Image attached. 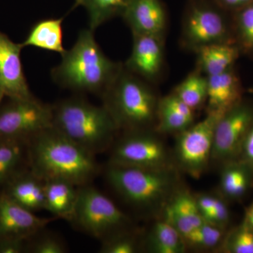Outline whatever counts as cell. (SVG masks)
I'll return each instance as SVG.
<instances>
[{
    "instance_id": "38",
    "label": "cell",
    "mask_w": 253,
    "mask_h": 253,
    "mask_svg": "<svg viewBox=\"0 0 253 253\" xmlns=\"http://www.w3.org/2000/svg\"><path fill=\"white\" fill-rule=\"evenodd\" d=\"M4 94H3L2 91L0 90V105H1V103H2L3 100H4Z\"/></svg>"
},
{
    "instance_id": "4",
    "label": "cell",
    "mask_w": 253,
    "mask_h": 253,
    "mask_svg": "<svg viewBox=\"0 0 253 253\" xmlns=\"http://www.w3.org/2000/svg\"><path fill=\"white\" fill-rule=\"evenodd\" d=\"M108 182L128 204L141 211H163L179 189L175 168L144 169L109 163Z\"/></svg>"
},
{
    "instance_id": "21",
    "label": "cell",
    "mask_w": 253,
    "mask_h": 253,
    "mask_svg": "<svg viewBox=\"0 0 253 253\" xmlns=\"http://www.w3.org/2000/svg\"><path fill=\"white\" fill-rule=\"evenodd\" d=\"M63 18H44L34 23L30 29L22 45L52 51L62 55L63 46Z\"/></svg>"
},
{
    "instance_id": "15",
    "label": "cell",
    "mask_w": 253,
    "mask_h": 253,
    "mask_svg": "<svg viewBox=\"0 0 253 253\" xmlns=\"http://www.w3.org/2000/svg\"><path fill=\"white\" fill-rule=\"evenodd\" d=\"M132 50L126 63V69L139 78L152 79L163 65L161 38L148 35H133Z\"/></svg>"
},
{
    "instance_id": "37",
    "label": "cell",
    "mask_w": 253,
    "mask_h": 253,
    "mask_svg": "<svg viewBox=\"0 0 253 253\" xmlns=\"http://www.w3.org/2000/svg\"><path fill=\"white\" fill-rule=\"evenodd\" d=\"M244 219L253 229V202L246 211Z\"/></svg>"
},
{
    "instance_id": "32",
    "label": "cell",
    "mask_w": 253,
    "mask_h": 253,
    "mask_svg": "<svg viewBox=\"0 0 253 253\" xmlns=\"http://www.w3.org/2000/svg\"><path fill=\"white\" fill-rule=\"evenodd\" d=\"M26 244V252L32 253H65L67 252L66 245L56 234L42 229L29 239Z\"/></svg>"
},
{
    "instance_id": "34",
    "label": "cell",
    "mask_w": 253,
    "mask_h": 253,
    "mask_svg": "<svg viewBox=\"0 0 253 253\" xmlns=\"http://www.w3.org/2000/svg\"><path fill=\"white\" fill-rule=\"evenodd\" d=\"M238 160L245 163L253 173V123L245 137Z\"/></svg>"
},
{
    "instance_id": "2",
    "label": "cell",
    "mask_w": 253,
    "mask_h": 253,
    "mask_svg": "<svg viewBox=\"0 0 253 253\" xmlns=\"http://www.w3.org/2000/svg\"><path fill=\"white\" fill-rule=\"evenodd\" d=\"M94 33L89 28L80 32L74 45L51 70V79L60 87L102 96L117 77L122 67L106 56Z\"/></svg>"
},
{
    "instance_id": "28",
    "label": "cell",
    "mask_w": 253,
    "mask_h": 253,
    "mask_svg": "<svg viewBox=\"0 0 253 253\" xmlns=\"http://www.w3.org/2000/svg\"><path fill=\"white\" fill-rule=\"evenodd\" d=\"M225 234V229L204 222L184 237V241L187 249L211 251L219 249Z\"/></svg>"
},
{
    "instance_id": "18",
    "label": "cell",
    "mask_w": 253,
    "mask_h": 253,
    "mask_svg": "<svg viewBox=\"0 0 253 253\" xmlns=\"http://www.w3.org/2000/svg\"><path fill=\"white\" fill-rule=\"evenodd\" d=\"M6 186L4 194L16 204L33 212L45 210L44 181L31 170L19 173Z\"/></svg>"
},
{
    "instance_id": "24",
    "label": "cell",
    "mask_w": 253,
    "mask_h": 253,
    "mask_svg": "<svg viewBox=\"0 0 253 253\" xmlns=\"http://www.w3.org/2000/svg\"><path fill=\"white\" fill-rule=\"evenodd\" d=\"M26 157H28V141L0 139V185H6L23 172Z\"/></svg>"
},
{
    "instance_id": "9",
    "label": "cell",
    "mask_w": 253,
    "mask_h": 253,
    "mask_svg": "<svg viewBox=\"0 0 253 253\" xmlns=\"http://www.w3.org/2000/svg\"><path fill=\"white\" fill-rule=\"evenodd\" d=\"M8 99L0 105V139L28 141L52 126V105L36 97Z\"/></svg>"
},
{
    "instance_id": "23",
    "label": "cell",
    "mask_w": 253,
    "mask_h": 253,
    "mask_svg": "<svg viewBox=\"0 0 253 253\" xmlns=\"http://www.w3.org/2000/svg\"><path fill=\"white\" fill-rule=\"evenodd\" d=\"M219 189L226 199H241L249 191L253 179V173L239 160L223 165Z\"/></svg>"
},
{
    "instance_id": "1",
    "label": "cell",
    "mask_w": 253,
    "mask_h": 253,
    "mask_svg": "<svg viewBox=\"0 0 253 253\" xmlns=\"http://www.w3.org/2000/svg\"><path fill=\"white\" fill-rule=\"evenodd\" d=\"M28 162L43 181L64 179L77 186L89 184L99 172L95 155L53 126L28 141Z\"/></svg>"
},
{
    "instance_id": "8",
    "label": "cell",
    "mask_w": 253,
    "mask_h": 253,
    "mask_svg": "<svg viewBox=\"0 0 253 253\" xmlns=\"http://www.w3.org/2000/svg\"><path fill=\"white\" fill-rule=\"evenodd\" d=\"M223 115L208 112L202 121L176 134L172 156L174 164L191 177L199 179L211 162L214 129Z\"/></svg>"
},
{
    "instance_id": "30",
    "label": "cell",
    "mask_w": 253,
    "mask_h": 253,
    "mask_svg": "<svg viewBox=\"0 0 253 253\" xmlns=\"http://www.w3.org/2000/svg\"><path fill=\"white\" fill-rule=\"evenodd\" d=\"M226 253H253V229L244 219L241 224L226 233L219 249Z\"/></svg>"
},
{
    "instance_id": "22",
    "label": "cell",
    "mask_w": 253,
    "mask_h": 253,
    "mask_svg": "<svg viewBox=\"0 0 253 253\" xmlns=\"http://www.w3.org/2000/svg\"><path fill=\"white\" fill-rule=\"evenodd\" d=\"M144 246L148 252L152 253H183L187 250L183 236L163 219L151 226Z\"/></svg>"
},
{
    "instance_id": "29",
    "label": "cell",
    "mask_w": 253,
    "mask_h": 253,
    "mask_svg": "<svg viewBox=\"0 0 253 253\" xmlns=\"http://www.w3.org/2000/svg\"><path fill=\"white\" fill-rule=\"evenodd\" d=\"M156 123L158 132L178 134L192 126L194 119L181 114L161 99L158 101Z\"/></svg>"
},
{
    "instance_id": "31",
    "label": "cell",
    "mask_w": 253,
    "mask_h": 253,
    "mask_svg": "<svg viewBox=\"0 0 253 253\" xmlns=\"http://www.w3.org/2000/svg\"><path fill=\"white\" fill-rule=\"evenodd\" d=\"M139 240L131 231L126 229L116 233L101 241V253H135L139 251Z\"/></svg>"
},
{
    "instance_id": "17",
    "label": "cell",
    "mask_w": 253,
    "mask_h": 253,
    "mask_svg": "<svg viewBox=\"0 0 253 253\" xmlns=\"http://www.w3.org/2000/svg\"><path fill=\"white\" fill-rule=\"evenodd\" d=\"M163 219L186 237L206 221L201 215L195 196L186 189L176 190L163 210Z\"/></svg>"
},
{
    "instance_id": "3",
    "label": "cell",
    "mask_w": 253,
    "mask_h": 253,
    "mask_svg": "<svg viewBox=\"0 0 253 253\" xmlns=\"http://www.w3.org/2000/svg\"><path fill=\"white\" fill-rule=\"evenodd\" d=\"M52 126L95 155L112 146L119 130L104 106L79 97L68 98L52 105Z\"/></svg>"
},
{
    "instance_id": "7",
    "label": "cell",
    "mask_w": 253,
    "mask_h": 253,
    "mask_svg": "<svg viewBox=\"0 0 253 253\" xmlns=\"http://www.w3.org/2000/svg\"><path fill=\"white\" fill-rule=\"evenodd\" d=\"M125 132L111 146L109 163L144 169L176 168L166 144L149 129Z\"/></svg>"
},
{
    "instance_id": "36",
    "label": "cell",
    "mask_w": 253,
    "mask_h": 253,
    "mask_svg": "<svg viewBox=\"0 0 253 253\" xmlns=\"http://www.w3.org/2000/svg\"><path fill=\"white\" fill-rule=\"evenodd\" d=\"M253 1V0H216L219 6L234 11L241 9Z\"/></svg>"
},
{
    "instance_id": "11",
    "label": "cell",
    "mask_w": 253,
    "mask_h": 253,
    "mask_svg": "<svg viewBox=\"0 0 253 253\" xmlns=\"http://www.w3.org/2000/svg\"><path fill=\"white\" fill-rule=\"evenodd\" d=\"M184 36L186 43L195 50L215 43L235 44L234 31L224 16L207 5L196 4L190 9L184 23Z\"/></svg>"
},
{
    "instance_id": "26",
    "label": "cell",
    "mask_w": 253,
    "mask_h": 253,
    "mask_svg": "<svg viewBox=\"0 0 253 253\" xmlns=\"http://www.w3.org/2000/svg\"><path fill=\"white\" fill-rule=\"evenodd\" d=\"M173 94L194 111L199 109L207 101V77L192 73L176 86Z\"/></svg>"
},
{
    "instance_id": "12",
    "label": "cell",
    "mask_w": 253,
    "mask_h": 253,
    "mask_svg": "<svg viewBox=\"0 0 253 253\" xmlns=\"http://www.w3.org/2000/svg\"><path fill=\"white\" fill-rule=\"evenodd\" d=\"M23 46L0 31V90L5 97L28 99L32 94L23 71L21 53Z\"/></svg>"
},
{
    "instance_id": "25",
    "label": "cell",
    "mask_w": 253,
    "mask_h": 253,
    "mask_svg": "<svg viewBox=\"0 0 253 253\" xmlns=\"http://www.w3.org/2000/svg\"><path fill=\"white\" fill-rule=\"evenodd\" d=\"M74 7L85 9L89 20V28L96 31L106 21L122 15L128 0H74Z\"/></svg>"
},
{
    "instance_id": "27",
    "label": "cell",
    "mask_w": 253,
    "mask_h": 253,
    "mask_svg": "<svg viewBox=\"0 0 253 253\" xmlns=\"http://www.w3.org/2000/svg\"><path fill=\"white\" fill-rule=\"evenodd\" d=\"M233 31L240 52L253 58V1L235 11Z\"/></svg>"
},
{
    "instance_id": "39",
    "label": "cell",
    "mask_w": 253,
    "mask_h": 253,
    "mask_svg": "<svg viewBox=\"0 0 253 253\" xmlns=\"http://www.w3.org/2000/svg\"><path fill=\"white\" fill-rule=\"evenodd\" d=\"M250 92L251 93H253V86H252V87L251 88V89H250Z\"/></svg>"
},
{
    "instance_id": "33",
    "label": "cell",
    "mask_w": 253,
    "mask_h": 253,
    "mask_svg": "<svg viewBox=\"0 0 253 253\" xmlns=\"http://www.w3.org/2000/svg\"><path fill=\"white\" fill-rule=\"evenodd\" d=\"M203 217L206 222L225 229L229 224L230 214L224 200L217 197L212 211L205 214Z\"/></svg>"
},
{
    "instance_id": "5",
    "label": "cell",
    "mask_w": 253,
    "mask_h": 253,
    "mask_svg": "<svg viewBox=\"0 0 253 253\" xmlns=\"http://www.w3.org/2000/svg\"><path fill=\"white\" fill-rule=\"evenodd\" d=\"M101 97L118 129L146 130L156 122V96L140 78L126 69L121 68Z\"/></svg>"
},
{
    "instance_id": "6",
    "label": "cell",
    "mask_w": 253,
    "mask_h": 253,
    "mask_svg": "<svg viewBox=\"0 0 253 253\" xmlns=\"http://www.w3.org/2000/svg\"><path fill=\"white\" fill-rule=\"evenodd\" d=\"M70 221L101 241L130 229L131 224L128 216L109 198L89 184L78 186L77 202Z\"/></svg>"
},
{
    "instance_id": "19",
    "label": "cell",
    "mask_w": 253,
    "mask_h": 253,
    "mask_svg": "<svg viewBox=\"0 0 253 253\" xmlns=\"http://www.w3.org/2000/svg\"><path fill=\"white\" fill-rule=\"evenodd\" d=\"M45 211L56 218L71 221L78 195V186L64 179L44 181Z\"/></svg>"
},
{
    "instance_id": "20",
    "label": "cell",
    "mask_w": 253,
    "mask_h": 253,
    "mask_svg": "<svg viewBox=\"0 0 253 253\" xmlns=\"http://www.w3.org/2000/svg\"><path fill=\"white\" fill-rule=\"evenodd\" d=\"M201 71L209 76H216L234 67L240 51L232 43H215L196 49Z\"/></svg>"
},
{
    "instance_id": "10",
    "label": "cell",
    "mask_w": 253,
    "mask_h": 253,
    "mask_svg": "<svg viewBox=\"0 0 253 253\" xmlns=\"http://www.w3.org/2000/svg\"><path fill=\"white\" fill-rule=\"evenodd\" d=\"M253 123V107L241 101L216 124L211 162L223 166L239 159L245 137Z\"/></svg>"
},
{
    "instance_id": "13",
    "label": "cell",
    "mask_w": 253,
    "mask_h": 253,
    "mask_svg": "<svg viewBox=\"0 0 253 253\" xmlns=\"http://www.w3.org/2000/svg\"><path fill=\"white\" fill-rule=\"evenodd\" d=\"M54 219L38 217L6 195L0 196V239H29Z\"/></svg>"
},
{
    "instance_id": "14",
    "label": "cell",
    "mask_w": 253,
    "mask_h": 253,
    "mask_svg": "<svg viewBox=\"0 0 253 253\" xmlns=\"http://www.w3.org/2000/svg\"><path fill=\"white\" fill-rule=\"evenodd\" d=\"M122 16L133 35L161 38L166 28V12L159 0H128Z\"/></svg>"
},
{
    "instance_id": "35",
    "label": "cell",
    "mask_w": 253,
    "mask_h": 253,
    "mask_svg": "<svg viewBox=\"0 0 253 253\" xmlns=\"http://www.w3.org/2000/svg\"><path fill=\"white\" fill-rule=\"evenodd\" d=\"M28 240L18 238H1L0 253H21L25 252Z\"/></svg>"
},
{
    "instance_id": "16",
    "label": "cell",
    "mask_w": 253,
    "mask_h": 253,
    "mask_svg": "<svg viewBox=\"0 0 253 253\" xmlns=\"http://www.w3.org/2000/svg\"><path fill=\"white\" fill-rule=\"evenodd\" d=\"M208 79V112L224 115L242 101V85L234 67Z\"/></svg>"
}]
</instances>
